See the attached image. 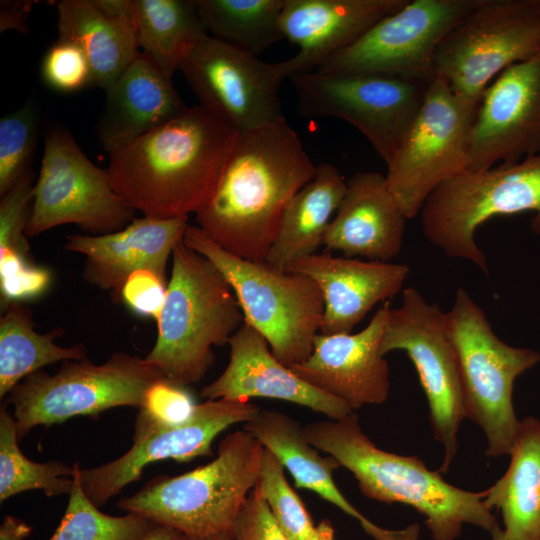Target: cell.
Returning <instances> with one entry per match:
<instances>
[{"label": "cell", "mask_w": 540, "mask_h": 540, "mask_svg": "<svg viewBox=\"0 0 540 540\" xmlns=\"http://www.w3.org/2000/svg\"><path fill=\"white\" fill-rule=\"evenodd\" d=\"M178 70L199 106L237 132L284 117L279 89L285 78L278 63L263 62L208 34L187 52Z\"/></svg>", "instance_id": "17"}, {"label": "cell", "mask_w": 540, "mask_h": 540, "mask_svg": "<svg viewBox=\"0 0 540 540\" xmlns=\"http://www.w3.org/2000/svg\"><path fill=\"white\" fill-rule=\"evenodd\" d=\"M304 274L318 285L324 303L320 332L352 333L353 328L379 302H387L403 287L410 267L406 264L336 257L314 253L285 268Z\"/></svg>", "instance_id": "23"}, {"label": "cell", "mask_w": 540, "mask_h": 540, "mask_svg": "<svg viewBox=\"0 0 540 540\" xmlns=\"http://www.w3.org/2000/svg\"><path fill=\"white\" fill-rule=\"evenodd\" d=\"M409 0H285L280 17L284 38L298 52L278 62L284 78L315 70Z\"/></svg>", "instance_id": "22"}, {"label": "cell", "mask_w": 540, "mask_h": 540, "mask_svg": "<svg viewBox=\"0 0 540 540\" xmlns=\"http://www.w3.org/2000/svg\"><path fill=\"white\" fill-rule=\"evenodd\" d=\"M264 447L247 431L227 435L210 463L179 476H158L117 506L190 540L232 539L238 515L256 486Z\"/></svg>", "instance_id": "5"}, {"label": "cell", "mask_w": 540, "mask_h": 540, "mask_svg": "<svg viewBox=\"0 0 540 540\" xmlns=\"http://www.w3.org/2000/svg\"><path fill=\"white\" fill-rule=\"evenodd\" d=\"M0 318V398L28 375L59 361L82 360L86 349L78 344L62 347L55 340L64 334L60 327L45 334L34 330L30 309L12 302Z\"/></svg>", "instance_id": "31"}, {"label": "cell", "mask_w": 540, "mask_h": 540, "mask_svg": "<svg viewBox=\"0 0 540 540\" xmlns=\"http://www.w3.org/2000/svg\"><path fill=\"white\" fill-rule=\"evenodd\" d=\"M142 540H190L181 532L155 524Z\"/></svg>", "instance_id": "44"}, {"label": "cell", "mask_w": 540, "mask_h": 540, "mask_svg": "<svg viewBox=\"0 0 540 540\" xmlns=\"http://www.w3.org/2000/svg\"><path fill=\"white\" fill-rule=\"evenodd\" d=\"M96 126L102 148L111 153L173 119L186 106L164 74L141 51L105 91Z\"/></svg>", "instance_id": "25"}, {"label": "cell", "mask_w": 540, "mask_h": 540, "mask_svg": "<svg viewBox=\"0 0 540 540\" xmlns=\"http://www.w3.org/2000/svg\"><path fill=\"white\" fill-rule=\"evenodd\" d=\"M207 31L258 56L284 38L280 17L285 0H196Z\"/></svg>", "instance_id": "32"}, {"label": "cell", "mask_w": 540, "mask_h": 540, "mask_svg": "<svg viewBox=\"0 0 540 540\" xmlns=\"http://www.w3.org/2000/svg\"><path fill=\"white\" fill-rule=\"evenodd\" d=\"M275 521L289 540H308L315 525L285 477L281 462L264 448L257 482Z\"/></svg>", "instance_id": "36"}, {"label": "cell", "mask_w": 540, "mask_h": 540, "mask_svg": "<svg viewBox=\"0 0 540 540\" xmlns=\"http://www.w3.org/2000/svg\"><path fill=\"white\" fill-rule=\"evenodd\" d=\"M32 172L0 196V251L31 258L25 234L33 204Z\"/></svg>", "instance_id": "37"}, {"label": "cell", "mask_w": 540, "mask_h": 540, "mask_svg": "<svg viewBox=\"0 0 540 540\" xmlns=\"http://www.w3.org/2000/svg\"><path fill=\"white\" fill-rule=\"evenodd\" d=\"M38 133L39 116L31 101L0 119V196L32 172Z\"/></svg>", "instance_id": "35"}, {"label": "cell", "mask_w": 540, "mask_h": 540, "mask_svg": "<svg viewBox=\"0 0 540 540\" xmlns=\"http://www.w3.org/2000/svg\"><path fill=\"white\" fill-rule=\"evenodd\" d=\"M478 107L454 93L442 78L430 82L385 175L408 219L420 213L440 184L468 171L470 136Z\"/></svg>", "instance_id": "11"}, {"label": "cell", "mask_w": 540, "mask_h": 540, "mask_svg": "<svg viewBox=\"0 0 540 540\" xmlns=\"http://www.w3.org/2000/svg\"><path fill=\"white\" fill-rule=\"evenodd\" d=\"M289 79L300 115L345 120L367 138L386 165L419 112L430 84L389 74L316 70Z\"/></svg>", "instance_id": "12"}, {"label": "cell", "mask_w": 540, "mask_h": 540, "mask_svg": "<svg viewBox=\"0 0 540 540\" xmlns=\"http://www.w3.org/2000/svg\"><path fill=\"white\" fill-rule=\"evenodd\" d=\"M406 220L385 175L357 172L346 182L323 245L345 257L390 262L401 251Z\"/></svg>", "instance_id": "24"}, {"label": "cell", "mask_w": 540, "mask_h": 540, "mask_svg": "<svg viewBox=\"0 0 540 540\" xmlns=\"http://www.w3.org/2000/svg\"><path fill=\"white\" fill-rule=\"evenodd\" d=\"M238 132L201 106L110 154L106 169L118 195L143 216L188 217L213 194Z\"/></svg>", "instance_id": "2"}, {"label": "cell", "mask_w": 540, "mask_h": 540, "mask_svg": "<svg viewBox=\"0 0 540 540\" xmlns=\"http://www.w3.org/2000/svg\"><path fill=\"white\" fill-rule=\"evenodd\" d=\"M201 540H232V539L225 535H217V536L207 537Z\"/></svg>", "instance_id": "47"}, {"label": "cell", "mask_w": 540, "mask_h": 540, "mask_svg": "<svg viewBox=\"0 0 540 540\" xmlns=\"http://www.w3.org/2000/svg\"><path fill=\"white\" fill-rule=\"evenodd\" d=\"M58 39L85 53L92 85L106 91L139 54L131 0L57 2Z\"/></svg>", "instance_id": "26"}, {"label": "cell", "mask_w": 540, "mask_h": 540, "mask_svg": "<svg viewBox=\"0 0 540 540\" xmlns=\"http://www.w3.org/2000/svg\"><path fill=\"white\" fill-rule=\"evenodd\" d=\"M195 406L184 386L164 378L149 388L143 408L161 421L179 423L191 416Z\"/></svg>", "instance_id": "41"}, {"label": "cell", "mask_w": 540, "mask_h": 540, "mask_svg": "<svg viewBox=\"0 0 540 540\" xmlns=\"http://www.w3.org/2000/svg\"><path fill=\"white\" fill-rule=\"evenodd\" d=\"M524 212L533 213L530 230L540 237V152L515 163L466 171L443 182L419 214L430 243L488 275L486 257L475 241L477 228L494 216Z\"/></svg>", "instance_id": "8"}, {"label": "cell", "mask_w": 540, "mask_h": 540, "mask_svg": "<svg viewBox=\"0 0 540 540\" xmlns=\"http://www.w3.org/2000/svg\"><path fill=\"white\" fill-rule=\"evenodd\" d=\"M232 540H289L275 521L257 484L238 515Z\"/></svg>", "instance_id": "40"}, {"label": "cell", "mask_w": 540, "mask_h": 540, "mask_svg": "<svg viewBox=\"0 0 540 540\" xmlns=\"http://www.w3.org/2000/svg\"><path fill=\"white\" fill-rule=\"evenodd\" d=\"M228 344L229 362L217 379L202 388L203 398L278 399L304 406L334 420L354 412L346 402L308 384L282 364L273 355L264 336L249 324L244 322Z\"/></svg>", "instance_id": "20"}, {"label": "cell", "mask_w": 540, "mask_h": 540, "mask_svg": "<svg viewBox=\"0 0 540 540\" xmlns=\"http://www.w3.org/2000/svg\"><path fill=\"white\" fill-rule=\"evenodd\" d=\"M315 171L285 117L238 132L213 194L196 213L198 227L232 255L264 261L287 204Z\"/></svg>", "instance_id": "1"}, {"label": "cell", "mask_w": 540, "mask_h": 540, "mask_svg": "<svg viewBox=\"0 0 540 540\" xmlns=\"http://www.w3.org/2000/svg\"><path fill=\"white\" fill-rule=\"evenodd\" d=\"M261 409L245 400L216 399L196 404L185 421L167 423L139 409L133 444L119 458L103 465L79 470L82 488L97 507L103 506L125 486L139 480L144 468L156 461L174 459L185 463L212 456L215 437L226 428L247 422Z\"/></svg>", "instance_id": "16"}, {"label": "cell", "mask_w": 540, "mask_h": 540, "mask_svg": "<svg viewBox=\"0 0 540 540\" xmlns=\"http://www.w3.org/2000/svg\"><path fill=\"white\" fill-rule=\"evenodd\" d=\"M538 51L540 0H482L438 45L435 75L480 104L499 74Z\"/></svg>", "instance_id": "10"}, {"label": "cell", "mask_w": 540, "mask_h": 540, "mask_svg": "<svg viewBox=\"0 0 540 540\" xmlns=\"http://www.w3.org/2000/svg\"><path fill=\"white\" fill-rule=\"evenodd\" d=\"M491 536H492V539H491V540H507L506 535H505L503 529H501L500 527H498L497 529H495V530L491 533Z\"/></svg>", "instance_id": "46"}, {"label": "cell", "mask_w": 540, "mask_h": 540, "mask_svg": "<svg viewBox=\"0 0 540 540\" xmlns=\"http://www.w3.org/2000/svg\"><path fill=\"white\" fill-rule=\"evenodd\" d=\"M184 243L208 258L232 287L244 322L267 340L273 355L285 366L305 361L320 332L324 303L310 277L252 261L225 251L198 226L188 225Z\"/></svg>", "instance_id": "6"}, {"label": "cell", "mask_w": 540, "mask_h": 540, "mask_svg": "<svg viewBox=\"0 0 540 540\" xmlns=\"http://www.w3.org/2000/svg\"><path fill=\"white\" fill-rule=\"evenodd\" d=\"M540 152V51L506 68L480 101L468 171L511 164Z\"/></svg>", "instance_id": "18"}, {"label": "cell", "mask_w": 540, "mask_h": 540, "mask_svg": "<svg viewBox=\"0 0 540 540\" xmlns=\"http://www.w3.org/2000/svg\"><path fill=\"white\" fill-rule=\"evenodd\" d=\"M41 75L51 89L72 93L92 85V75L88 59L75 43L58 39L46 51Z\"/></svg>", "instance_id": "38"}, {"label": "cell", "mask_w": 540, "mask_h": 540, "mask_svg": "<svg viewBox=\"0 0 540 540\" xmlns=\"http://www.w3.org/2000/svg\"><path fill=\"white\" fill-rule=\"evenodd\" d=\"M445 322L458 365L466 418L484 432L487 456L510 455L520 423L513 405L514 382L540 363V352L501 340L464 288L456 290Z\"/></svg>", "instance_id": "7"}, {"label": "cell", "mask_w": 540, "mask_h": 540, "mask_svg": "<svg viewBox=\"0 0 540 540\" xmlns=\"http://www.w3.org/2000/svg\"><path fill=\"white\" fill-rule=\"evenodd\" d=\"M32 527L14 516H5L0 526V540H25Z\"/></svg>", "instance_id": "43"}, {"label": "cell", "mask_w": 540, "mask_h": 540, "mask_svg": "<svg viewBox=\"0 0 540 540\" xmlns=\"http://www.w3.org/2000/svg\"><path fill=\"white\" fill-rule=\"evenodd\" d=\"M168 281L152 270H136L122 287L121 303L139 316L157 320L164 304Z\"/></svg>", "instance_id": "39"}, {"label": "cell", "mask_w": 540, "mask_h": 540, "mask_svg": "<svg viewBox=\"0 0 540 540\" xmlns=\"http://www.w3.org/2000/svg\"><path fill=\"white\" fill-rule=\"evenodd\" d=\"M482 0H412L369 28L315 70L327 74L380 73L431 82L444 36Z\"/></svg>", "instance_id": "15"}, {"label": "cell", "mask_w": 540, "mask_h": 540, "mask_svg": "<svg viewBox=\"0 0 540 540\" xmlns=\"http://www.w3.org/2000/svg\"><path fill=\"white\" fill-rule=\"evenodd\" d=\"M16 422L5 405L0 409V502L27 491L41 490L47 496L70 494L74 468L60 461L36 463L18 447Z\"/></svg>", "instance_id": "33"}, {"label": "cell", "mask_w": 540, "mask_h": 540, "mask_svg": "<svg viewBox=\"0 0 540 540\" xmlns=\"http://www.w3.org/2000/svg\"><path fill=\"white\" fill-rule=\"evenodd\" d=\"M308 440L355 477L362 494L379 502L416 509L434 540H455L465 524L492 533L499 526L484 492L463 490L428 469L416 456L378 448L362 431L356 413L304 426Z\"/></svg>", "instance_id": "3"}, {"label": "cell", "mask_w": 540, "mask_h": 540, "mask_svg": "<svg viewBox=\"0 0 540 540\" xmlns=\"http://www.w3.org/2000/svg\"><path fill=\"white\" fill-rule=\"evenodd\" d=\"M346 182L334 165L316 166L313 178L287 204L265 261L285 270L294 261L317 253L345 195Z\"/></svg>", "instance_id": "28"}, {"label": "cell", "mask_w": 540, "mask_h": 540, "mask_svg": "<svg viewBox=\"0 0 540 540\" xmlns=\"http://www.w3.org/2000/svg\"><path fill=\"white\" fill-rule=\"evenodd\" d=\"M188 225V217L143 216L114 233L67 235L64 248L85 256V281L110 291L113 301L121 303L122 287L134 271L149 269L167 278L168 259Z\"/></svg>", "instance_id": "21"}, {"label": "cell", "mask_w": 540, "mask_h": 540, "mask_svg": "<svg viewBox=\"0 0 540 540\" xmlns=\"http://www.w3.org/2000/svg\"><path fill=\"white\" fill-rule=\"evenodd\" d=\"M390 302H384L357 333H318L310 356L292 371L308 384L346 402L353 410L381 404L390 391V372L380 342Z\"/></svg>", "instance_id": "19"}, {"label": "cell", "mask_w": 540, "mask_h": 540, "mask_svg": "<svg viewBox=\"0 0 540 540\" xmlns=\"http://www.w3.org/2000/svg\"><path fill=\"white\" fill-rule=\"evenodd\" d=\"M141 52L168 77L208 31L196 0H131Z\"/></svg>", "instance_id": "30"}, {"label": "cell", "mask_w": 540, "mask_h": 540, "mask_svg": "<svg viewBox=\"0 0 540 540\" xmlns=\"http://www.w3.org/2000/svg\"><path fill=\"white\" fill-rule=\"evenodd\" d=\"M74 485L59 526L49 540H142L155 525L133 513L111 516L99 511L84 492L79 463L73 464Z\"/></svg>", "instance_id": "34"}, {"label": "cell", "mask_w": 540, "mask_h": 540, "mask_svg": "<svg viewBox=\"0 0 540 540\" xmlns=\"http://www.w3.org/2000/svg\"><path fill=\"white\" fill-rule=\"evenodd\" d=\"M308 540H335L334 528L331 522L327 519L322 520L309 537Z\"/></svg>", "instance_id": "45"}, {"label": "cell", "mask_w": 540, "mask_h": 540, "mask_svg": "<svg viewBox=\"0 0 540 540\" xmlns=\"http://www.w3.org/2000/svg\"><path fill=\"white\" fill-rule=\"evenodd\" d=\"M135 213L115 191L107 170L88 159L69 131L61 126L47 131L27 238L64 224L94 236L114 233Z\"/></svg>", "instance_id": "13"}, {"label": "cell", "mask_w": 540, "mask_h": 540, "mask_svg": "<svg viewBox=\"0 0 540 540\" xmlns=\"http://www.w3.org/2000/svg\"><path fill=\"white\" fill-rule=\"evenodd\" d=\"M34 1H1L0 31L27 32V19Z\"/></svg>", "instance_id": "42"}, {"label": "cell", "mask_w": 540, "mask_h": 540, "mask_svg": "<svg viewBox=\"0 0 540 540\" xmlns=\"http://www.w3.org/2000/svg\"><path fill=\"white\" fill-rule=\"evenodd\" d=\"M157 321V338L144 358L181 386L198 383L214 362V346L228 344L244 323L234 291L218 268L180 241Z\"/></svg>", "instance_id": "4"}, {"label": "cell", "mask_w": 540, "mask_h": 540, "mask_svg": "<svg viewBox=\"0 0 540 540\" xmlns=\"http://www.w3.org/2000/svg\"><path fill=\"white\" fill-rule=\"evenodd\" d=\"M293 476L297 488L315 492L324 500L357 519L374 540H403L401 530L382 528L363 516L340 492L333 479L341 467L332 456H322L307 438L302 426L290 416L273 410H260L243 425Z\"/></svg>", "instance_id": "27"}, {"label": "cell", "mask_w": 540, "mask_h": 540, "mask_svg": "<svg viewBox=\"0 0 540 540\" xmlns=\"http://www.w3.org/2000/svg\"><path fill=\"white\" fill-rule=\"evenodd\" d=\"M404 351L412 361L426 395L434 438L444 447L440 473L457 454V434L466 418L458 365L446 329L445 312L413 287L403 290L402 303L389 308L380 353Z\"/></svg>", "instance_id": "14"}, {"label": "cell", "mask_w": 540, "mask_h": 540, "mask_svg": "<svg viewBox=\"0 0 540 540\" xmlns=\"http://www.w3.org/2000/svg\"><path fill=\"white\" fill-rule=\"evenodd\" d=\"M510 463L490 488L484 503L503 518L507 540H540V420H520Z\"/></svg>", "instance_id": "29"}, {"label": "cell", "mask_w": 540, "mask_h": 540, "mask_svg": "<svg viewBox=\"0 0 540 540\" xmlns=\"http://www.w3.org/2000/svg\"><path fill=\"white\" fill-rule=\"evenodd\" d=\"M166 378L137 355L114 352L103 364L87 357L65 361L54 374L38 370L9 393L18 439L33 427L62 423L75 416H94L110 408L144 407L149 388Z\"/></svg>", "instance_id": "9"}]
</instances>
